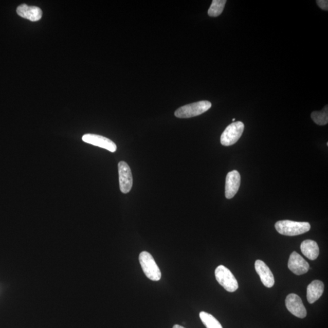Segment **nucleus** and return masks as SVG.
<instances>
[{
  "label": "nucleus",
  "mask_w": 328,
  "mask_h": 328,
  "mask_svg": "<svg viewBox=\"0 0 328 328\" xmlns=\"http://www.w3.org/2000/svg\"><path fill=\"white\" fill-rule=\"evenodd\" d=\"M212 107V103L207 100L197 102L180 107L175 113L176 118H190L202 115Z\"/></svg>",
  "instance_id": "obj_3"
},
{
  "label": "nucleus",
  "mask_w": 328,
  "mask_h": 328,
  "mask_svg": "<svg viewBox=\"0 0 328 328\" xmlns=\"http://www.w3.org/2000/svg\"><path fill=\"white\" fill-rule=\"evenodd\" d=\"M139 260L143 272L148 279L155 282L161 279V272L151 254L143 251L140 253Z\"/></svg>",
  "instance_id": "obj_2"
},
{
  "label": "nucleus",
  "mask_w": 328,
  "mask_h": 328,
  "mask_svg": "<svg viewBox=\"0 0 328 328\" xmlns=\"http://www.w3.org/2000/svg\"><path fill=\"white\" fill-rule=\"evenodd\" d=\"M244 130V125L242 122H233L227 127L221 136V143L224 146H230L235 144L241 137Z\"/></svg>",
  "instance_id": "obj_5"
},
{
  "label": "nucleus",
  "mask_w": 328,
  "mask_h": 328,
  "mask_svg": "<svg viewBox=\"0 0 328 328\" xmlns=\"http://www.w3.org/2000/svg\"><path fill=\"white\" fill-rule=\"evenodd\" d=\"M286 306L291 314L297 317L303 319L307 315V311L301 298L295 294H290L286 299Z\"/></svg>",
  "instance_id": "obj_7"
},
{
  "label": "nucleus",
  "mask_w": 328,
  "mask_h": 328,
  "mask_svg": "<svg viewBox=\"0 0 328 328\" xmlns=\"http://www.w3.org/2000/svg\"><path fill=\"white\" fill-rule=\"evenodd\" d=\"M173 328H186V327H184L182 326L178 325V324H175V325L173 326Z\"/></svg>",
  "instance_id": "obj_19"
},
{
  "label": "nucleus",
  "mask_w": 328,
  "mask_h": 328,
  "mask_svg": "<svg viewBox=\"0 0 328 328\" xmlns=\"http://www.w3.org/2000/svg\"><path fill=\"white\" fill-rule=\"evenodd\" d=\"M120 190L123 193H128L133 187V176L130 167L124 161L118 163Z\"/></svg>",
  "instance_id": "obj_6"
},
{
  "label": "nucleus",
  "mask_w": 328,
  "mask_h": 328,
  "mask_svg": "<svg viewBox=\"0 0 328 328\" xmlns=\"http://www.w3.org/2000/svg\"><path fill=\"white\" fill-rule=\"evenodd\" d=\"M301 250L303 255L311 260H315L319 256V247L313 240H306L301 244Z\"/></svg>",
  "instance_id": "obj_14"
},
{
  "label": "nucleus",
  "mask_w": 328,
  "mask_h": 328,
  "mask_svg": "<svg viewBox=\"0 0 328 328\" xmlns=\"http://www.w3.org/2000/svg\"><path fill=\"white\" fill-rule=\"evenodd\" d=\"M82 140L89 144L100 147L112 153L116 152L117 150L116 143L104 136L94 134H86L83 136Z\"/></svg>",
  "instance_id": "obj_8"
},
{
  "label": "nucleus",
  "mask_w": 328,
  "mask_h": 328,
  "mask_svg": "<svg viewBox=\"0 0 328 328\" xmlns=\"http://www.w3.org/2000/svg\"><path fill=\"white\" fill-rule=\"evenodd\" d=\"M226 3V0H213L209 9L208 15L212 17H216L222 14Z\"/></svg>",
  "instance_id": "obj_17"
},
{
  "label": "nucleus",
  "mask_w": 328,
  "mask_h": 328,
  "mask_svg": "<svg viewBox=\"0 0 328 328\" xmlns=\"http://www.w3.org/2000/svg\"><path fill=\"white\" fill-rule=\"evenodd\" d=\"M317 4L320 7V8L327 11L328 10V1L327 0H317Z\"/></svg>",
  "instance_id": "obj_18"
},
{
  "label": "nucleus",
  "mask_w": 328,
  "mask_h": 328,
  "mask_svg": "<svg viewBox=\"0 0 328 328\" xmlns=\"http://www.w3.org/2000/svg\"><path fill=\"white\" fill-rule=\"evenodd\" d=\"M311 118L319 125H325L328 123V106L326 105L322 111L314 112L311 114Z\"/></svg>",
  "instance_id": "obj_16"
},
{
  "label": "nucleus",
  "mask_w": 328,
  "mask_h": 328,
  "mask_svg": "<svg viewBox=\"0 0 328 328\" xmlns=\"http://www.w3.org/2000/svg\"><path fill=\"white\" fill-rule=\"evenodd\" d=\"M18 15L23 19H26L32 22L39 21L42 19V11L38 7L29 6L23 4L16 9Z\"/></svg>",
  "instance_id": "obj_12"
},
{
  "label": "nucleus",
  "mask_w": 328,
  "mask_h": 328,
  "mask_svg": "<svg viewBox=\"0 0 328 328\" xmlns=\"http://www.w3.org/2000/svg\"><path fill=\"white\" fill-rule=\"evenodd\" d=\"M288 268L296 275L301 276L308 272L309 264L299 253L294 252L289 257Z\"/></svg>",
  "instance_id": "obj_9"
},
{
  "label": "nucleus",
  "mask_w": 328,
  "mask_h": 328,
  "mask_svg": "<svg viewBox=\"0 0 328 328\" xmlns=\"http://www.w3.org/2000/svg\"><path fill=\"white\" fill-rule=\"evenodd\" d=\"M199 317L207 328H223L219 321L209 313L203 311L199 313Z\"/></svg>",
  "instance_id": "obj_15"
},
{
  "label": "nucleus",
  "mask_w": 328,
  "mask_h": 328,
  "mask_svg": "<svg viewBox=\"0 0 328 328\" xmlns=\"http://www.w3.org/2000/svg\"><path fill=\"white\" fill-rule=\"evenodd\" d=\"M215 274L217 282L228 292L233 293L239 289V283L235 277L225 266H217Z\"/></svg>",
  "instance_id": "obj_4"
},
{
  "label": "nucleus",
  "mask_w": 328,
  "mask_h": 328,
  "mask_svg": "<svg viewBox=\"0 0 328 328\" xmlns=\"http://www.w3.org/2000/svg\"><path fill=\"white\" fill-rule=\"evenodd\" d=\"M256 272L260 277L264 286L270 288L274 285L275 280L272 272L266 264L262 260H258L255 263Z\"/></svg>",
  "instance_id": "obj_11"
},
{
  "label": "nucleus",
  "mask_w": 328,
  "mask_h": 328,
  "mask_svg": "<svg viewBox=\"0 0 328 328\" xmlns=\"http://www.w3.org/2000/svg\"><path fill=\"white\" fill-rule=\"evenodd\" d=\"M235 118H233V119H232V121H233V122L235 121Z\"/></svg>",
  "instance_id": "obj_20"
},
{
  "label": "nucleus",
  "mask_w": 328,
  "mask_h": 328,
  "mask_svg": "<svg viewBox=\"0 0 328 328\" xmlns=\"http://www.w3.org/2000/svg\"><path fill=\"white\" fill-rule=\"evenodd\" d=\"M324 288V284L320 280H314L311 282L307 288V299L308 302L313 304L319 300L322 296Z\"/></svg>",
  "instance_id": "obj_13"
},
{
  "label": "nucleus",
  "mask_w": 328,
  "mask_h": 328,
  "mask_svg": "<svg viewBox=\"0 0 328 328\" xmlns=\"http://www.w3.org/2000/svg\"><path fill=\"white\" fill-rule=\"evenodd\" d=\"M241 184L240 174L237 170L227 173L226 178L225 196L227 199H232L239 191Z\"/></svg>",
  "instance_id": "obj_10"
},
{
  "label": "nucleus",
  "mask_w": 328,
  "mask_h": 328,
  "mask_svg": "<svg viewBox=\"0 0 328 328\" xmlns=\"http://www.w3.org/2000/svg\"><path fill=\"white\" fill-rule=\"evenodd\" d=\"M275 227L279 233L290 236L302 235L311 229L309 223L297 222L290 220L279 221L276 223Z\"/></svg>",
  "instance_id": "obj_1"
}]
</instances>
